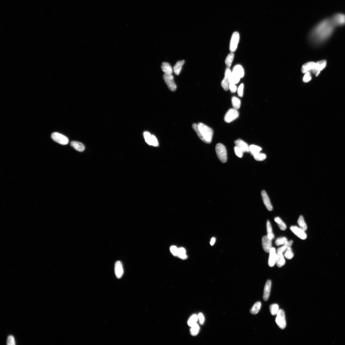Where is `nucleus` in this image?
I'll return each mask as SVG.
<instances>
[{"label": "nucleus", "instance_id": "nucleus-26", "mask_svg": "<svg viewBox=\"0 0 345 345\" xmlns=\"http://www.w3.org/2000/svg\"><path fill=\"white\" fill-rule=\"evenodd\" d=\"M261 306V303L260 302H256L250 310L251 313L254 315L257 314L259 311Z\"/></svg>", "mask_w": 345, "mask_h": 345}, {"label": "nucleus", "instance_id": "nucleus-15", "mask_svg": "<svg viewBox=\"0 0 345 345\" xmlns=\"http://www.w3.org/2000/svg\"><path fill=\"white\" fill-rule=\"evenodd\" d=\"M270 253L269 259H268V264L271 267H274L276 263V259H277V252L275 248L272 247L271 249Z\"/></svg>", "mask_w": 345, "mask_h": 345}, {"label": "nucleus", "instance_id": "nucleus-40", "mask_svg": "<svg viewBox=\"0 0 345 345\" xmlns=\"http://www.w3.org/2000/svg\"><path fill=\"white\" fill-rule=\"evenodd\" d=\"M311 73L310 72H308L305 73V74L303 78V80L305 83H308L312 79Z\"/></svg>", "mask_w": 345, "mask_h": 345}, {"label": "nucleus", "instance_id": "nucleus-25", "mask_svg": "<svg viewBox=\"0 0 345 345\" xmlns=\"http://www.w3.org/2000/svg\"><path fill=\"white\" fill-rule=\"evenodd\" d=\"M327 61L325 60H321L318 61L316 63V67L315 70L321 72L324 69L327 65Z\"/></svg>", "mask_w": 345, "mask_h": 345}, {"label": "nucleus", "instance_id": "nucleus-46", "mask_svg": "<svg viewBox=\"0 0 345 345\" xmlns=\"http://www.w3.org/2000/svg\"><path fill=\"white\" fill-rule=\"evenodd\" d=\"M198 316L200 324L201 325L203 324L204 323L205 320L204 316H203V314L202 313H201L199 314Z\"/></svg>", "mask_w": 345, "mask_h": 345}, {"label": "nucleus", "instance_id": "nucleus-1", "mask_svg": "<svg viewBox=\"0 0 345 345\" xmlns=\"http://www.w3.org/2000/svg\"><path fill=\"white\" fill-rule=\"evenodd\" d=\"M335 27L331 19H325L312 30L310 34V40L316 44L323 43L332 35Z\"/></svg>", "mask_w": 345, "mask_h": 345}, {"label": "nucleus", "instance_id": "nucleus-2", "mask_svg": "<svg viewBox=\"0 0 345 345\" xmlns=\"http://www.w3.org/2000/svg\"><path fill=\"white\" fill-rule=\"evenodd\" d=\"M192 127L199 139L203 142L206 144L211 142L213 135L211 129L202 123H199L198 124H194Z\"/></svg>", "mask_w": 345, "mask_h": 345}, {"label": "nucleus", "instance_id": "nucleus-29", "mask_svg": "<svg viewBox=\"0 0 345 345\" xmlns=\"http://www.w3.org/2000/svg\"><path fill=\"white\" fill-rule=\"evenodd\" d=\"M249 152L254 156L257 153L260 152L262 150L261 148L254 145H251L249 147Z\"/></svg>", "mask_w": 345, "mask_h": 345}, {"label": "nucleus", "instance_id": "nucleus-11", "mask_svg": "<svg viewBox=\"0 0 345 345\" xmlns=\"http://www.w3.org/2000/svg\"><path fill=\"white\" fill-rule=\"evenodd\" d=\"M231 72L229 68L226 69L225 73L224 78L221 83V86L225 91H227L229 89L230 84V78Z\"/></svg>", "mask_w": 345, "mask_h": 345}, {"label": "nucleus", "instance_id": "nucleus-30", "mask_svg": "<svg viewBox=\"0 0 345 345\" xmlns=\"http://www.w3.org/2000/svg\"><path fill=\"white\" fill-rule=\"evenodd\" d=\"M275 221L281 230L283 231L286 230L287 228L286 226L280 218L279 217H276L275 218Z\"/></svg>", "mask_w": 345, "mask_h": 345}, {"label": "nucleus", "instance_id": "nucleus-14", "mask_svg": "<svg viewBox=\"0 0 345 345\" xmlns=\"http://www.w3.org/2000/svg\"><path fill=\"white\" fill-rule=\"evenodd\" d=\"M115 273L117 278H120L124 274V269L121 262L118 261L115 264Z\"/></svg>", "mask_w": 345, "mask_h": 345}, {"label": "nucleus", "instance_id": "nucleus-9", "mask_svg": "<svg viewBox=\"0 0 345 345\" xmlns=\"http://www.w3.org/2000/svg\"><path fill=\"white\" fill-rule=\"evenodd\" d=\"M239 116V113L237 110L234 109H231L226 114L224 120L226 122H231L236 119Z\"/></svg>", "mask_w": 345, "mask_h": 345}, {"label": "nucleus", "instance_id": "nucleus-12", "mask_svg": "<svg viewBox=\"0 0 345 345\" xmlns=\"http://www.w3.org/2000/svg\"><path fill=\"white\" fill-rule=\"evenodd\" d=\"M290 229L291 231L299 238L302 240L306 239L307 235L305 231L300 227L296 226H292L290 227Z\"/></svg>", "mask_w": 345, "mask_h": 345}, {"label": "nucleus", "instance_id": "nucleus-42", "mask_svg": "<svg viewBox=\"0 0 345 345\" xmlns=\"http://www.w3.org/2000/svg\"><path fill=\"white\" fill-rule=\"evenodd\" d=\"M7 344L8 345H14L15 344L14 337L12 336H9L8 337Z\"/></svg>", "mask_w": 345, "mask_h": 345}, {"label": "nucleus", "instance_id": "nucleus-32", "mask_svg": "<svg viewBox=\"0 0 345 345\" xmlns=\"http://www.w3.org/2000/svg\"><path fill=\"white\" fill-rule=\"evenodd\" d=\"M232 106L234 109L237 110L240 108L241 106V101L238 98L233 97L232 98Z\"/></svg>", "mask_w": 345, "mask_h": 345}, {"label": "nucleus", "instance_id": "nucleus-39", "mask_svg": "<svg viewBox=\"0 0 345 345\" xmlns=\"http://www.w3.org/2000/svg\"><path fill=\"white\" fill-rule=\"evenodd\" d=\"M253 156L256 160L259 161L264 160L266 158V156L265 154L260 152L257 153Z\"/></svg>", "mask_w": 345, "mask_h": 345}, {"label": "nucleus", "instance_id": "nucleus-27", "mask_svg": "<svg viewBox=\"0 0 345 345\" xmlns=\"http://www.w3.org/2000/svg\"><path fill=\"white\" fill-rule=\"evenodd\" d=\"M267 236L268 238L271 240H273L274 239L275 236L273 231H272L271 225L270 221L268 220L267 221Z\"/></svg>", "mask_w": 345, "mask_h": 345}, {"label": "nucleus", "instance_id": "nucleus-36", "mask_svg": "<svg viewBox=\"0 0 345 345\" xmlns=\"http://www.w3.org/2000/svg\"><path fill=\"white\" fill-rule=\"evenodd\" d=\"M199 330V327L196 323L191 327L190 333L192 336H196L197 335Z\"/></svg>", "mask_w": 345, "mask_h": 345}, {"label": "nucleus", "instance_id": "nucleus-47", "mask_svg": "<svg viewBox=\"0 0 345 345\" xmlns=\"http://www.w3.org/2000/svg\"><path fill=\"white\" fill-rule=\"evenodd\" d=\"M216 240V239L214 237H213L211 239L210 244L212 245H212L214 244V243H215Z\"/></svg>", "mask_w": 345, "mask_h": 345}, {"label": "nucleus", "instance_id": "nucleus-37", "mask_svg": "<svg viewBox=\"0 0 345 345\" xmlns=\"http://www.w3.org/2000/svg\"><path fill=\"white\" fill-rule=\"evenodd\" d=\"M288 241L286 237H282L278 238L275 241V244L277 246H279L281 245H284L288 242Z\"/></svg>", "mask_w": 345, "mask_h": 345}, {"label": "nucleus", "instance_id": "nucleus-44", "mask_svg": "<svg viewBox=\"0 0 345 345\" xmlns=\"http://www.w3.org/2000/svg\"><path fill=\"white\" fill-rule=\"evenodd\" d=\"M178 248L175 246H172L170 248V250L172 254L175 256H177Z\"/></svg>", "mask_w": 345, "mask_h": 345}, {"label": "nucleus", "instance_id": "nucleus-10", "mask_svg": "<svg viewBox=\"0 0 345 345\" xmlns=\"http://www.w3.org/2000/svg\"><path fill=\"white\" fill-rule=\"evenodd\" d=\"M144 136L145 142L148 144L155 147L158 146V142L155 136L152 135L150 133L147 132H144Z\"/></svg>", "mask_w": 345, "mask_h": 345}, {"label": "nucleus", "instance_id": "nucleus-23", "mask_svg": "<svg viewBox=\"0 0 345 345\" xmlns=\"http://www.w3.org/2000/svg\"><path fill=\"white\" fill-rule=\"evenodd\" d=\"M161 68L165 74L167 75H172V69L170 64L166 62H164L162 63Z\"/></svg>", "mask_w": 345, "mask_h": 345}, {"label": "nucleus", "instance_id": "nucleus-33", "mask_svg": "<svg viewBox=\"0 0 345 345\" xmlns=\"http://www.w3.org/2000/svg\"><path fill=\"white\" fill-rule=\"evenodd\" d=\"M178 257L182 259H186L187 258L185 249L183 247L178 248Z\"/></svg>", "mask_w": 345, "mask_h": 345}, {"label": "nucleus", "instance_id": "nucleus-6", "mask_svg": "<svg viewBox=\"0 0 345 345\" xmlns=\"http://www.w3.org/2000/svg\"><path fill=\"white\" fill-rule=\"evenodd\" d=\"M240 39L239 33L237 32H234L230 42L229 50L231 52H235L237 49Z\"/></svg>", "mask_w": 345, "mask_h": 345}, {"label": "nucleus", "instance_id": "nucleus-17", "mask_svg": "<svg viewBox=\"0 0 345 345\" xmlns=\"http://www.w3.org/2000/svg\"><path fill=\"white\" fill-rule=\"evenodd\" d=\"M316 63L310 61L303 65L302 68V72L303 73H305L308 72H310L316 69Z\"/></svg>", "mask_w": 345, "mask_h": 345}, {"label": "nucleus", "instance_id": "nucleus-18", "mask_svg": "<svg viewBox=\"0 0 345 345\" xmlns=\"http://www.w3.org/2000/svg\"><path fill=\"white\" fill-rule=\"evenodd\" d=\"M236 146L239 148L243 152H249V149L248 144L244 141L240 139H238L235 142Z\"/></svg>", "mask_w": 345, "mask_h": 345}, {"label": "nucleus", "instance_id": "nucleus-16", "mask_svg": "<svg viewBox=\"0 0 345 345\" xmlns=\"http://www.w3.org/2000/svg\"><path fill=\"white\" fill-rule=\"evenodd\" d=\"M262 196L264 204L265 205L267 209L269 211H271L273 208L271 204L270 199L268 196L266 192L262 190L261 193Z\"/></svg>", "mask_w": 345, "mask_h": 345}, {"label": "nucleus", "instance_id": "nucleus-31", "mask_svg": "<svg viewBox=\"0 0 345 345\" xmlns=\"http://www.w3.org/2000/svg\"><path fill=\"white\" fill-rule=\"evenodd\" d=\"M298 223L299 226H300V228L305 231L307 229V226L305 223L303 217L302 216H300L299 217L298 221Z\"/></svg>", "mask_w": 345, "mask_h": 345}, {"label": "nucleus", "instance_id": "nucleus-8", "mask_svg": "<svg viewBox=\"0 0 345 345\" xmlns=\"http://www.w3.org/2000/svg\"><path fill=\"white\" fill-rule=\"evenodd\" d=\"M331 20L335 27L345 25V14L339 13L336 14L333 16Z\"/></svg>", "mask_w": 345, "mask_h": 345}, {"label": "nucleus", "instance_id": "nucleus-19", "mask_svg": "<svg viewBox=\"0 0 345 345\" xmlns=\"http://www.w3.org/2000/svg\"><path fill=\"white\" fill-rule=\"evenodd\" d=\"M277 259L276 263L278 267H281L285 265V261L283 252L281 251H277Z\"/></svg>", "mask_w": 345, "mask_h": 345}, {"label": "nucleus", "instance_id": "nucleus-45", "mask_svg": "<svg viewBox=\"0 0 345 345\" xmlns=\"http://www.w3.org/2000/svg\"><path fill=\"white\" fill-rule=\"evenodd\" d=\"M229 89L232 93H235L237 90V87L235 84L230 83Z\"/></svg>", "mask_w": 345, "mask_h": 345}, {"label": "nucleus", "instance_id": "nucleus-21", "mask_svg": "<svg viewBox=\"0 0 345 345\" xmlns=\"http://www.w3.org/2000/svg\"><path fill=\"white\" fill-rule=\"evenodd\" d=\"M71 146L77 151L83 152L85 150V147L84 145L79 142L73 141L70 143Z\"/></svg>", "mask_w": 345, "mask_h": 345}, {"label": "nucleus", "instance_id": "nucleus-38", "mask_svg": "<svg viewBox=\"0 0 345 345\" xmlns=\"http://www.w3.org/2000/svg\"><path fill=\"white\" fill-rule=\"evenodd\" d=\"M284 256L288 259H292L294 256V254L291 247L288 248L285 252Z\"/></svg>", "mask_w": 345, "mask_h": 345}, {"label": "nucleus", "instance_id": "nucleus-13", "mask_svg": "<svg viewBox=\"0 0 345 345\" xmlns=\"http://www.w3.org/2000/svg\"><path fill=\"white\" fill-rule=\"evenodd\" d=\"M271 240L268 238L267 235L263 237L262 240L263 248L264 251L269 253L272 248Z\"/></svg>", "mask_w": 345, "mask_h": 345}, {"label": "nucleus", "instance_id": "nucleus-43", "mask_svg": "<svg viewBox=\"0 0 345 345\" xmlns=\"http://www.w3.org/2000/svg\"><path fill=\"white\" fill-rule=\"evenodd\" d=\"M244 88V84L242 83L238 89L237 93L240 97H242L243 96Z\"/></svg>", "mask_w": 345, "mask_h": 345}, {"label": "nucleus", "instance_id": "nucleus-3", "mask_svg": "<svg viewBox=\"0 0 345 345\" xmlns=\"http://www.w3.org/2000/svg\"><path fill=\"white\" fill-rule=\"evenodd\" d=\"M216 151L217 157L222 163H225L227 160V150L224 146L218 143L216 146Z\"/></svg>", "mask_w": 345, "mask_h": 345}, {"label": "nucleus", "instance_id": "nucleus-20", "mask_svg": "<svg viewBox=\"0 0 345 345\" xmlns=\"http://www.w3.org/2000/svg\"><path fill=\"white\" fill-rule=\"evenodd\" d=\"M271 281L270 280H268L266 283L264 287L263 300L264 301H267L270 297L271 286Z\"/></svg>", "mask_w": 345, "mask_h": 345}, {"label": "nucleus", "instance_id": "nucleus-4", "mask_svg": "<svg viewBox=\"0 0 345 345\" xmlns=\"http://www.w3.org/2000/svg\"><path fill=\"white\" fill-rule=\"evenodd\" d=\"M276 318V323L279 327L281 329H284L286 326L285 316V312L282 309L279 310Z\"/></svg>", "mask_w": 345, "mask_h": 345}, {"label": "nucleus", "instance_id": "nucleus-35", "mask_svg": "<svg viewBox=\"0 0 345 345\" xmlns=\"http://www.w3.org/2000/svg\"><path fill=\"white\" fill-rule=\"evenodd\" d=\"M270 310L272 315H277L279 310L278 305L275 304L272 305L270 306Z\"/></svg>", "mask_w": 345, "mask_h": 345}, {"label": "nucleus", "instance_id": "nucleus-22", "mask_svg": "<svg viewBox=\"0 0 345 345\" xmlns=\"http://www.w3.org/2000/svg\"><path fill=\"white\" fill-rule=\"evenodd\" d=\"M185 63V61L184 60L178 61L176 63L175 66L173 67V69H172L175 74L176 75H178L180 74L183 65Z\"/></svg>", "mask_w": 345, "mask_h": 345}, {"label": "nucleus", "instance_id": "nucleus-5", "mask_svg": "<svg viewBox=\"0 0 345 345\" xmlns=\"http://www.w3.org/2000/svg\"><path fill=\"white\" fill-rule=\"evenodd\" d=\"M51 137L53 140L60 144L66 145L68 143L69 140L66 136L58 132H54L52 134Z\"/></svg>", "mask_w": 345, "mask_h": 345}, {"label": "nucleus", "instance_id": "nucleus-28", "mask_svg": "<svg viewBox=\"0 0 345 345\" xmlns=\"http://www.w3.org/2000/svg\"><path fill=\"white\" fill-rule=\"evenodd\" d=\"M234 57V55L232 52L230 53L226 57L225 63L227 68H229L231 67Z\"/></svg>", "mask_w": 345, "mask_h": 345}, {"label": "nucleus", "instance_id": "nucleus-24", "mask_svg": "<svg viewBox=\"0 0 345 345\" xmlns=\"http://www.w3.org/2000/svg\"><path fill=\"white\" fill-rule=\"evenodd\" d=\"M232 72L239 75L241 78H243L244 75V69L240 65H236L234 67Z\"/></svg>", "mask_w": 345, "mask_h": 345}, {"label": "nucleus", "instance_id": "nucleus-41", "mask_svg": "<svg viewBox=\"0 0 345 345\" xmlns=\"http://www.w3.org/2000/svg\"><path fill=\"white\" fill-rule=\"evenodd\" d=\"M236 155L240 158H242L243 155V152L238 147L236 146L234 148Z\"/></svg>", "mask_w": 345, "mask_h": 345}, {"label": "nucleus", "instance_id": "nucleus-7", "mask_svg": "<svg viewBox=\"0 0 345 345\" xmlns=\"http://www.w3.org/2000/svg\"><path fill=\"white\" fill-rule=\"evenodd\" d=\"M163 78L169 89L172 91H175L177 87L174 81L173 76L172 75L164 74Z\"/></svg>", "mask_w": 345, "mask_h": 345}, {"label": "nucleus", "instance_id": "nucleus-34", "mask_svg": "<svg viewBox=\"0 0 345 345\" xmlns=\"http://www.w3.org/2000/svg\"><path fill=\"white\" fill-rule=\"evenodd\" d=\"M198 319V316L196 314H194L190 317L188 321V325L191 327L192 326L197 323Z\"/></svg>", "mask_w": 345, "mask_h": 345}]
</instances>
